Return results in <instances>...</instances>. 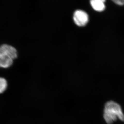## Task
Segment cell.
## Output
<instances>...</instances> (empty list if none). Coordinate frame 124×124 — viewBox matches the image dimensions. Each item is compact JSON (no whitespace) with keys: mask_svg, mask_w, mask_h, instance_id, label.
Listing matches in <instances>:
<instances>
[{"mask_svg":"<svg viewBox=\"0 0 124 124\" xmlns=\"http://www.w3.org/2000/svg\"><path fill=\"white\" fill-rule=\"evenodd\" d=\"M103 117L108 124H112L117 119L124 121V114L121 106L113 101H109L104 106Z\"/></svg>","mask_w":124,"mask_h":124,"instance_id":"obj_1","label":"cell"},{"mask_svg":"<svg viewBox=\"0 0 124 124\" xmlns=\"http://www.w3.org/2000/svg\"><path fill=\"white\" fill-rule=\"evenodd\" d=\"M73 20L77 25L83 27L86 25L88 22V15L85 11L77 10L74 13Z\"/></svg>","mask_w":124,"mask_h":124,"instance_id":"obj_2","label":"cell"},{"mask_svg":"<svg viewBox=\"0 0 124 124\" xmlns=\"http://www.w3.org/2000/svg\"><path fill=\"white\" fill-rule=\"evenodd\" d=\"M0 55H7L13 60L17 57V52L13 46L4 44L0 46Z\"/></svg>","mask_w":124,"mask_h":124,"instance_id":"obj_3","label":"cell"},{"mask_svg":"<svg viewBox=\"0 0 124 124\" xmlns=\"http://www.w3.org/2000/svg\"><path fill=\"white\" fill-rule=\"evenodd\" d=\"M104 0H92L90 1V4L93 8L95 11L101 12L105 8V5Z\"/></svg>","mask_w":124,"mask_h":124,"instance_id":"obj_4","label":"cell"},{"mask_svg":"<svg viewBox=\"0 0 124 124\" xmlns=\"http://www.w3.org/2000/svg\"><path fill=\"white\" fill-rule=\"evenodd\" d=\"M13 63V59L7 55H0V67L7 68Z\"/></svg>","mask_w":124,"mask_h":124,"instance_id":"obj_5","label":"cell"},{"mask_svg":"<svg viewBox=\"0 0 124 124\" xmlns=\"http://www.w3.org/2000/svg\"><path fill=\"white\" fill-rule=\"evenodd\" d=\"M7 82L5 79L0 77V94L3 93L7 88Z\"/></svg>","mask_w":124,"mask_h":124,"instance_id":"obj_6","label":"cell"},{"mask_svg":"<svg viewBox=\"0 0 124 124\" xmlns=\"http://www.w3.org/2000/svg\"><path fill=\"white\" fill-rule=\"evenodd\" d=\"M114 2L116 5L122 6L124 5V0H113Z\"/></svg>","mask_w":124,"mask_h":124,"instance_id":"obj_7","label":"cell"}]
</instances>
